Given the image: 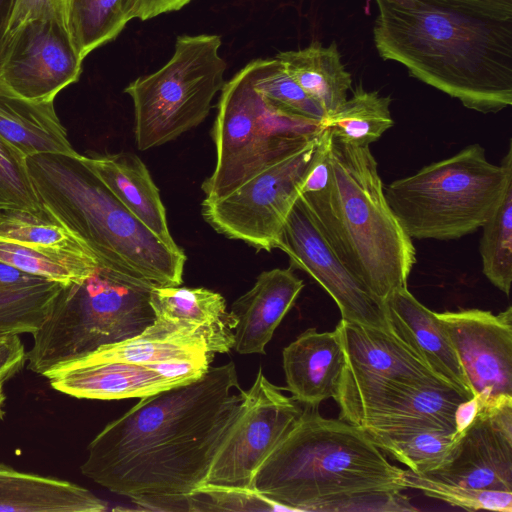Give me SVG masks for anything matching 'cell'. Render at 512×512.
<instances>
[{"label":"cell","mask_w":512,"mask_h":512,"mask_svg":"<svg viewBox=\"0 0 512 512\" xmlns=\"http://www.w3.org/2000/svg\"><path fill=\"white\" fill-rule=\"evenodd\" d=\"M482 407L512 397V307L436 313Z\"/></svg>","instance_id":"cell-15"},{"label":"cell","mask_w":512,"mask_h":512,"mask_svg":"<svg viewBox=\"0 0 512 512\" xmlns=\"http://www.w3.org/2000/svg\"><path fill=\"white\" fill-rule=\"evenodd\" d=\"M256 65L257 59L221 89L213 127L216 165L202 184L205 199L230 194L319 134V125L279 110L254 88Z\"/></svg>","instance_id":"cell-8"},{"label":"cell","mask_w":512,"mask_h":512,"mask_svg":"<svg viewBox=\"0 0 512 512\" xmlns=\"http://www.w3.org/2000/svg\"><path fill=\"white\" fill-rule=\"evenodd\" d=\"M26 164L51 220L79 236L99 268L151 288L182 284L183 250L167 245L130 212L83 155L36 154Z\"/></svg>","instance_id":"cell-4"},{"label":"cell","mask_w":512,"mask_h":512,"mask_svg":"<svg viewBox=\"0 0 512 512\" xmlns=\"http://www.w3.org/2000/svg\"><path fill=\"white\" fill-rule=\"evenodd\" d=\"M379 56L480 113L512 104V20L465 14L430 0H375Z\"/></svg>","instance_id":"cell-2"},{"label":"cell","mask_w":512,"mask_h":512,"mask_svg":"<svg viewBox=\"0 0 512 512\" xmlns=\"http://www.w3.org/2000/svg\"><path fill=\"white\" fill-rule=\"evenodd\" d=\"M405 473L360 427L304 406L256 471L253 490L286 511L330 512L353 494L405 490Z\"/></svg>","instance_id":"cell-5"},{"label":"cell","mask_w":512,"mask_h":512,"mask_svg":"<svg viewBox=\"0 0 512 512\" xmlns=\"http://www.w3.org/2000/svg\"><path fill=\"white\" fill-rule=\"evenodd\" d=\"M512 182V141L500 164L468 145L384 186L389 207L411 239L453 240L474 233Z\"/></svg>","instance_id":"cell-6"},{"label":"cell","mask_w":512,"mask_h":512,"mask_svg":"<svg viewBox=\"0 0 512 512\" xmlns=\"http://www.w3.org/2000/svg\"><path fill=\"white\" fill-rule=\"evenodd\" d=\"M105 501L75 483L0 464V511L102 512Z\"/></svg>","instance_id":"cell-26"},{"label":"cell","mask_w":512,"mask_h":512,"mask_svg":"<svg viewBox=\"0 0 512 512\" xmlns=\"http://www.w3.org/2000/svg\"><path fill=\"white\" fill-rule=\"evenodd\" d=\"M277 248L315 279L332 297L343 320L391 331L384 303L374 296L340 261L300 197L283 225Z\"/></svg>","instance_id":"cell-14"},{"label":"cell","mask_w":512,"mask_h":512,"mask_svg":"<svg viewBox=\"0 0 512 512\" xmlns=\"http://www.w3.org/2000/svg\"><path fill=\"white\" fill-rule=\"evenodd\" d=\"M384 305L392 333L441 378L473 398L458 355L436 312L421 304L407 287L394 291Z\"/></svg>","instance_id":"cell-18"},{"label":"cell","mask_w":512,"mask_h":512,"mask_svg":"<svg viewBox=\"0 0 512 512\" xmlns=\"http://www.w3.org/2000/svg\"><path fill=\"white\" fill-rule=\"evenodd\" d=\"M17 0H0V50L8 33Z\"/></svg>","instance_id":"cell-44"},{"label":"cell","mask_w":512,"mask_h":512,"mask_svg":"<svg viewBox=\"0 0 512 512\" xmlns=\"http://www.w3.org/2000/svg\"><path fill=\"white\" fill-rule=\"evenodd\" d=\"M0 213H25L51 220L29 174L26 157L1 138Z\"/></svg>","instance_id":"cell-37"},{"label":"cell","mask_w":512,"mask_h":512,"mask_svg":"<svg viewBox=\"0 0 512 512\" xmlns=\"http://www.w3.org/2000/svg\"><path fill=\"white\" fill-rule=\"evenodd\" d=\"M275 58L326 115L337 111L348 98L352 77L335 41L328 46L315 41L303 49L279 52Z\"/></svg>","instance_id":"cell-28"},{"label":"cell","mask_w":512,"mask_h":512,"mask_svg":"<svg viewBox=\"0 0 512 512\" xmlns=\"http://www.w3.org/2000/svg\"><path fill=\"white\" fill-rule=\"evenodd\" d=\"M424 475L469 488L512 492V397L482 407L447 459Z\"/></svg>","instance_id":"cell-16"},{"label":"cell","mask_w":512,"mask_h":512,"mask_svg":"<svg viewBox=\"0 0 512 512\" xmlns=\"http://www.w3.org/2000/svg\"><path fill=\"white\" fill-rule=\"evenodd\" d=\"M462 432L431 429L369 438L383 451L424 475L437 469L449 456Z\"/></svg>","instance_id":"cell-33"},{"label":"cell","mask_w":512,"mask_h":512,"mask_svg":"<svg viewBox=\"0 0 512 512\" xmlns=\"http://www.w3.org/2000/svg\"><path fill=\"white\" fill-rule=\"evenodd\" d=\"M302 412L300 403L284 395L259 368L204 484L253 490L256 471Z\"/></svg>","instance_id":"cell-12"},{"label":"cell","mask_w":512,"mask_h":512,"mask_svg":"<svg viewBox=\"0 0 512 512\" xmlns=\"http://www.w3.org/2000/svg\"><path fill=\"white\" fill-rule=\"evenodd\" d=\"M233 362L141 400L89 443L81 473L131 499L202 486L244 398Z\"/></svg>","instance_id":"cell-1"},{"label":"cell","mask_w":512,"mask_h":512,"mask_svg":"<svg viewBox=\"0 0 512 512\" xmlns=\"http://www.w3.org/2000/svg\"><path fill=\"white\" fill-rule=\"evenodd\" d=\"M327 134L328 152L315 154L299 197L340 261L384 303L407 287L416 249L387 203L369 146Z\"/></svg>","instance_id":"cell-3"},{"label":"cell","mask_w":512,"mask_h":512,"mask_svg":"<svg viewBox=\"0 0 512 512\" xmlns=\"http://www.w3.org/2000/svg\"><path fill=\"white\" fill-rule=\"evenodd\" d=\"M151 287L98 269L65 284L45 323L33 334L28 368L42 376L101 347L137 336L156 319Z\"/></svg>","instance_id":"cell-7"},{"label":"cell","mask_w":512,"mask_h":512,"mask_svg":"<svg viewBox=\"0 0 512 512\" xmlns=\"http://www.w3.org/2000/svg\"><path fill=\"white\" fill-rule=\"evenodd\" d=\"M482 406L476 397L462 402L455 413L456 431L462 432L474 420Z\"/></svg>","instance_id":"cell-43"},{"label":"cell","mask_w":512,"mask_h":512,"mask_svg":"<svg viewBox=\"0 0 512 512\" xmlns=\"http://www.w3.org/2000/svg\"><path fill=\"white\" fill-rule=\"evenodd\" d=\"M214 354L202 332L188 324L156 318L142 333L104 346L68 365L126 362L142 365L194 362L210 365Z\"/></svg>","instance_id":"cell-22"},{"label":"cell","mask_w":512,"mask_h":512,"mask_svg":"<svg viewBox=\"0 0 512 512\" xmlns=\"http://www.w3.org/2000/svg\"><path fill=\"white\" fill-rule=\"evenodd\" d=\"M65 284L0 262V334H34Z\"/></svg>","instance_id":"cell-27"},{"label":"cell","mask_w":512,"mask_h":512,"mask_svg":"<svg viewBox=\"0 0 512 512\" xmlns=\"http://www.w3.org/2000/svg\"><path fill=\"white\" fill-rule=\"evenodd\" d=\"M83 60L55 19L35 18L7 33L0 50V82L29 101L54 102L78 81Z\"/></svg>","instance_id":"cell-13"},{"label":"cell","mask_w":512,"mask_h":512,"mask_svg":"<svg viewBox=\"0 0 512 512\" xmlns=\"http://www.w3.org/2000/svg\"><path fill=\"white\" fill-rule=\"evenodd\" d=\"M0 237L46 253L97 262L86 243L67 227L25 213H0Z\"/></svg>","instance_id":"cell-32"},{"label":"cell","mask_w":512,"mask_h":512,"mask_svg":"<svg viewBox=\"0 0 512 512\" xmlns=\"http://www.w3.org/2000/svg\"><path fill=\"white\" fill-rule=\"evenodd\" d=\"M153 511H286L255 490L203 484L187 493L143 496L132 500Z\"/></svg>","instance_id":"cell-31"},{"label":"cell","mask_w":512,"mask_h":512,"mask_svg":"<svg viewBox=\"0 0 512 512\" xmlns=\"http://www.w3.org/2000/svg\"><path fill=\"white\" fill-rule=\"evenodd\" d=\"M468 399L450 385L388 379L342 384L334 398L339 419L360 427L368 436L431 429L457 432L455 413Z\"/></svg>","instance_id":"cell-11"},{"label":"cell","mask_w":512,"mask_h":512,"mask_svg":"<svg viewBox=\"0 0 512 512\" xmlns=\"http://www.w3.org/2000/svg\"><path fill=\"white\" fill-rule=\"evenodd\" d=\"M481 228L482 271L496 288L509 296L512 283V182Z\"/></svg>","instance_id":"cell-34"},{"label":"cell","mask_w":512,"mask_h":512,"mask_svg":"<svg viewBox=\"0 0 512 512\" xmlns=\"http://www.w3.org/2000/svg\"><path fill=\"white\" fill-rule=\"evenodd\" d=\"M282 361L286 388L303 406L317 408L337 395L345 356L336 330L307 329L283 349Z\"/></svg>","instance_id":"cell-21"},{"label":"cell","mask_w":512,"mask_h":512,"mask_svg":"<svg viewBox=\"0 0 512 512\" xmlns=\"http://www.w3.org/2000/svg\"><path fill=\"white\" fill-rule=\"evenodd\" d=\"M472 16L497 21L512 20V0H430Z\"/></svg>","instance_id":"cell-40"},{"label":"cell","mask_w":512,"mask_h":512,"mask_svg":"<svg viewBox=\"0 0 512 512\" xmlns=\"http://www.w3.org/2000/svg\"><path fill=\"white\" fill-rule=\"evenodd\" d=\"M3 382L4 381L0 380V418L3 415L2 406H3L4 400H5V395H4V392H3Z\"/></svg>","instance_id":"cell-45"},{"label":"cell","mask_w":512,"mask_h":512,"mask_svg":"<svg viewBox=\"0 0 512 512\" xmlns=\"http://www.w3.org/2000/svg\"><path fill=\"white\" fill-rule=\"evenodd\" d=\"M254 88L279 110L308 121L319 123L326 116L323 108L287 73L276 58L257 59Z\"/></svg>","instance_id":"cell-35"},{"label":"cell","mask_w":512,"mask_h":512,"mask_svg":"<svg viewBox=\"0 0 512 512\" xmlns=\"http://www.w3.org/2000/svg\"><path fill=\"white\" fill-rule=\"evenodd\" d=\"M163 364L100 362L66 365L49 373L46 377L55 390L76 398L96 400L142 398L185 384L166 377L163 373Z\"/></svg>","instance_id":"cell-20"},{"label":"cell","mask_w":512,"mask_h":512,"mask_svg":"<svg viewBox=\"0 0 512 512\" xmlns=\"http://www.w3.org/2000/svg\"><path fill=\"white\" fill-rule=\"evenodd\" d=\"M335 330L339 335L345 356V365L339 384L388 379L452 386L435 373L392 331L351 323L343 319Z\"/></svg>","instance_id":"cell-17"},{"label":"cell","mask_w":512,"mask_h":512,"mask_svg":"<svg viewBox=\"0 0 512 512\" xmlns=\"http://www.w3.org/2000/svg\"><path fill=\"white\" fill-rule=\"evenodd\" d=\"M341 107L319 123L341 142L370 146L394 125L390 111L391 97L366 91L361 84L352 91Z\"/></svg>","instance_id":"cell-30"},{"label":"cell","mask_w":512,"mask_h":512,"mask_svg":"<svg viewBox=\"0 0 512 512\" xmlns=\"http://www.w3.org/2000/svg\"><path fill=\"white\" fill-rule=\"evenodd\" d=\"M0 335H2V334H0Z\"/></svg>","instance_id":"cell-46"},{"label":"cell","mask_w":512,"mask_h":512,"mask_svg":"<svg viewBox=\"0 0 512 512\" xmlns=\"http://www.w3.org/2000/svg\"><path fill=\"white\" fill-rule=\"evenodd\" d=\"M26 361V352L18 335H0V380L15 374Z\"/></svg>","instance_id":"cell-41"},{"label":"cell","mask_w":512,"mask_h":512,"mask_svg":"<svg viewBox=\"0 0 512 512\" xmlns=\"http://www.w3.org/2000/svg\"><path fill=\"white\" fill-rule=\"evenodd\" d=\"M85 163L116 198L158 238L177 247L167 224L165 207L147 167L135 154L83 155Z\"/></svg>","instance_id":"cell-23"},{"label":"cell","mask_w":512,"mask_h":512,"mask_svg":"<svg viewBox=\"0 0 512 512\" xmlns=\"http://www.w3.org/2000/svg\"><path fill=\"white\" fill-rule=\"evenodd\" d=\"M0 138L24 157L53 153L76 156L54 102L29 101L0 82Z\"/></svg>","instance_id":"cell-25"},{"label":"cell","mask_w":512,"mask_h":512,"mask_svg":"<svg viewBox=\"0 0 512 512\" xmlns=\"http://www.w3.org/2000/svg\"><path fill=\"white\" fill-rule=\"evenodd\" d=\"M0 262L63 284L79 282L99 267L94 260L46 253L2 237Z\"/></svg>","instance_id":"cell-36"},{"label":"cell","mask_w":512,"mask_h":512,"mask_svg":"<svg viewBox=\"0 0 512 512\" xmlns=\"http://www.w3.org/2000/svg\"><path fill=\"white\" fill-rule=\"evenodd\" d=\"M150 303L156 318L198 328L211 353L233 349L236 319L221 294L206 288L154 287Z\"/></svg>","instance_id":"cell-24"},{"label":"cell","mask_w":512,"mask_h":512,"mask_svg":"<svg viewBox=\"0 0 512 512\" xmlns=\"http://www.w3.org/2000/svg\"><path fill=\"white\" fill-rule=\"evenodd\" d=\"M303 287L291 267L262 272L254 286L231 306L236 319L233 349L239 354H265L276 328Z\"/></svg>","instance_id":"cell-19"},{"label":"cell","mask_w":512,"mask_h":512,"mask_svg":"<svg viewBox=\"0 0 512 512\" xmlns=\"http://www.w3.org/2000/svg\"><path fill=\"white\" fill-rule=\"evenodd\" d=\"M320 136L308 145L266 168L230 194L204 199L205 220L228 238L257 250L277 248L286 218L299 198Z\"/></svg>","instance_id":"cell-10"},{"label":"cell","mask_w":512,"mask_h":512,"mask_svg":"<svg viewBox=\"0 0 512 512\" xmlns=\"http://www.w3.org/2000/svg\"><path fill=\"white\" fill-rule=\"evenodd\" d=\"M218 35L177 37L170 60L126 88L134 104L135 139L142 151L163 145L199 125L224 85L226 63Z\"/></svg>","instance_id":"cell-9"},{"label":"cell","mask_w":512,"mask_h":512,"mask_svg":"<svg viewBox=\"0 0 512 512\" xmlns=\"http://www.w3.org/2000/svg\"><path fill=\"white\" fill-rule=\"evenodd\" d=\"M191 0H139L135 18L148 20L163 13L177 11L187 5Z\"/></svg>","instance_id":"cell-42"},{"label":"cell","mask_w":512,"mask_h":512,"mask_svg":"<svg viewBox=\"0 0 512 512\" xmlns=\"http://www.w3.org/2000/svg\"><path fill=\"white\" fill-rule=\"evenodd\" d=\"M67 0H17L8 32L35 18L55 19L66 28Z\"/></svg>","instance_id":"cell-39"},{"label":"cell","mask_w":512,"mask_h":512,"mask_svg":"<svg viewBox=\"0 0 512 512\" xmlns=\"http://www.w3.org/2000/svg\"><path fill=\"white\" fill-rule=\"evenodd\" d=\"M405 489H415L430 498L465 510L512 512V492L469 488L406 470Z\"/></svg>","instance_id":"cell-38"},{"label":"cell","mask_w":512,"mask_h":512,"mask_svg":"<svg viewBox=\"0 0 512 512\" xmlns=\"http://www.w3.org/2000/svg\"><path fill=\"white\" fill-rule=\"evenodd\" d=\"M139 0H67L66 29L79 55L84 58L115 39L135 18Z\"/></svg>","instance_id":"cell-29"}]
</instances>
